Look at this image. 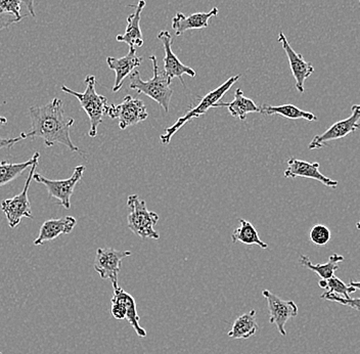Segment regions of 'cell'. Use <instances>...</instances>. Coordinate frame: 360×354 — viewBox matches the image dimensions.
Segmentation results:
<instances>
[{"label":"cell","instance_id":"cell-1","mask_svg":"<svg viewBox=\"0 0 360 354\" xmlns=\"http://www.w3.org/2000/svg\"><path fill=\"white\" fill-rule=\"evenodd\" d=\"M29 114L31 130L21 133L22 139L40 137L49 148L55 146V144H60L67 146L71 152H79V148L73 144L70 135V130L75 120L65 114L62 100L56 98L44 106H34L29 110Z\"/></svg>","mask_w":360,"mask_h":354},{"label":"cell","instance_id":"cell-2","mask_svg":"<svg viewBox=\"0 0 360 354\" xmlns=\"http://www.w3.org/2000/svg\"><path fill=\"white\" fill-rule=\"evenodd\" d=\"M148 60L153 63L154 76L150 80L145 81L141 78V73L134 70L130 75V89L135 90L137 94H145L159 103L164 111L169 112L173 94V89L170 87L171 80H169L165 72L160 71L156 56H150Z\"/></svg>","mask_w":360,"mask_h":354},{"label":"cell","instance_id":"cell-3","mask_svg":"<svg viewBox=\"0 0 360 354\" xmlns=\"http://www.w3.org/2000/svg\"><path fill=\"white\" fill-rule=\"evenodd\" d=\"M86 89L84 92H77L63 85L62 90L68 94L75 96L80 103L81 107L86 113L90 121L89 137L98 135V127L103 123V116L107 115L108 99L96 92V78L94 76H86L84 80Z\"/></svg>","mask_w":360,"mask_h":354},{"label":"cell","instance_id":"cell-4","mask_svg":"<svg viewBox=\"0 0 360 354\" xmlns=\"http://www.w3.org/2000/svg\"><path fill=\"white\" fill-rule=\"evenodd\" d=\"M240 78V75L233 76V77L227 79L224 84L220 85L217 89L208 92L195 108L188 111L184 116L177 119V121L172 126L166 128L165 133L160 137L161 143L164 146H167V144H170L173 135L179 132L186 123L193 120V119L200 118L202 115L206 114L208 110L215 108L216 103H220V100L224 98V94L233 87L236 82H238Z\"/></svg>","mask_w":360,"mask_h":354},{"label":"cell","instance_id":"cell-5","mask_svg":"<svg viewBox=\"0 0 360 354\" xmlns=\"http://www.w3.org/2000/svg\"><path fill=\"white\" fill-rule=\"evenodd\" d=\"M127 206L130 209L127 216L128 229L143 240H159L160 234L154 229L160 220L156 212L148 210L146 201L139 199L137 195L128 197Z\"/></svg>","mask_w":360,"mask_h":354},{"label":"cell","instance_id":"cell-6","mask_svg":"<svg viewBox=\"0 0 360 354\" xmlns=\"http://www.w3.org/2000/svg\"><path fill=\"white\" fill-rule=\"evenodd\" d=\"M38 162L33 164L30 168L28 177H27L26 184L24 189L19 195L15 196L11 199L2 201V212L6 214L8 225L11 229H15L21 223L22 218H32V212H31V205L29 202L28 193L30 188L31 182H32L35 169L37 168Z\"/></svg>","mask_w":360,"mask_h":354},{"label":"cell","instance_id":"cell-7","mask_svg":"<svg viewBox=\"0 0 360 354\" xmlns=\"http://www.w3.org/2000/svg\"><path fill=\"white\" fill-rule=\"evenodd\" d=\"M84 165H79L74 169L73 175L67 179L53 180L44 177V175L35 173L33 179L36 182L44 184L49 191V197L55 198L60 202L64 208L70 209L71 207V197L73 195L74 189L83 177L85 171Z\"/></svg>","mask_w":360,"mask_h":354},{"label":"cell","instance_id":"cell-8","mask_svg":"<svg viewBox=\"0 0 360 354\" xmlns=\"http://www.w3.org/2000/svg\"><path fill=\"white\" fill-rule=\"evenodd\" d=\"M107 115L112 119H118L120 129H126L146 120L148 113L143 101L126 96L120 105H109Z\"/></svg>","mask_w":360,"mask_h":354},{"label":"cell","instance_id":"cell-9","mask_svg":"<svg viewBox=\"0 0 360 354\" xmlns=\"http://www.w3.org/2000/svg\"><path fill=\"white\" fill-rule=\"evenodd\" d=\"M130 251H120L112 248H98L94 260V270L103 279H110L112 287L117 289L118 277L120 274L122 260L126 257L131 256Z\"/></svg>","mask_w":360,"mask_h":354},{"label":"cell","instance_id":"cell-10","mask_svg":"<svg viewBox=\"0 0 360 354\" xmlns=\"http://www.w3.org/2000/svg\"><path fill=\"white\" fill-rule=\"evenodd\" d=\"M350 116L336 123L333 124L326 132L321 135H315L314 139L310 141L308 148L309 150H319L323 148L330 141H337V139H344L350 133L356 132L360 128V103L353 105L351 108Z\"/></svg>","mask_w":360,"mask_h":354},{"label":"cell","instance_id":"cell-11","mask_svg":"<svg viewBox=\"0 0 360 354\" xmlns=\"http://www.w3.org/2000/svg\"><path fill=\"white\" fill-rule=\"evenodd\" d=\"M262 295L269 304L270 324H276L281 336H287L285 324L290 319L298 315V306L292 300L285 301L269 290L263 291Z\"/></svg>","mask_w":360,"mask_h":354},{"label":"cell","instance_id":"cell-12","mask_svg":"<svg viewBox=\"0 0 360 354\" xmlns=\"http://www.w3.org/2000/svg\"><path fill=\"white\" fill-rule=\"evenodd\" d=\"M158 39L164 45V51H165V58H164V72L169 78L172 81L173 78H179L180 82L184 87V79L182 76H190V77H195V71L191 67L186 66L180 62L179 58L172 51V36L168 31H161L157 36Z\"/></svg>","mask_w":360,"mask_h":354},{"label":"cell","instance_id":"cell-13","mask_svg":"<svg viewBox=\"0 0 360 354\" xmlns=\"http://www.w3.org/2000/svg\"><path fill=\"white\" fill-rule=\"evenodd\" d=\"M278 42L281 44L283 51H285V55L289 58L292 77L296 80V89L300 94H304V83H305L306 79L309 78L314 74V68L310 63L304 60L302 55L297 53L292 49L291 44L288 42L283 32L278 34Z\"/></svg>","mask_w":360,"mask_h":354},{"label":"cell","instance_id":"cell-14","mask_svg":"<svg viewBox=\"0 0 360 354\" xmlns=\"http://www.w3.org/2000/svg\"><path fill=\"white\" fill-rule=\"evenodd\" d=\"M321 165L319 163H309V162L303 161V160L296 159V158H290L288 160V168L283 172V177L285 178H309L321 182L323 186L328 188H337L338 182L330 179L319 171Z\"/></svg>","mask_w":360,"mask_h":354},{"label":"cell","instance_id":"cell-15","mask_svg":"<svg viewBox=\"0 0 360 354\" xmlns=\"http://www.w3.org/2000/svg\"><path fill=\"white\" fill-rule=\"evenodd\" d=\"M141 62L143 58L136 55V49L134 47H130L129 53L123 58L109 56L107 58L108 66L116 73L112 91L117 92L122 89L124 80L127 76L131 75V72L141 66Z\"/></svg>","mask_w":360,"mask_h":354},{"label":"cell","instance_id":"cell-16","mask_svg":"<svg viewBox=\"0 0 360 354\" xmlns=\"http://www.w3.org/2000/svg\"><path fill=\"white\" fill-rule=\"evenodd\" d=\"M219 11L217 8H213L207 13H195L191 15H184L182 13H176L172 19L173 30L175 35L181 36L188 30H202L209 27V20L218 15Z\"/></svg>","mask_w":360,"mask_h":354},{"label":"cell","instance_id":"cell-17","mask_svg":"<svg viewBox=\"0 0 360 354\" xmlns=\"http://www.w3.org/2000/svg\"><path fill=\"white\" fill-rule=\"evenodd\" d=\"M146 4V0H139L136 6L135 4L129 6L130 8H134V13L128 15L125 33L117 36V42L127 44L130 47H134V49L143 46L145 40H143V33H141V13H143Z\"/></svg>","mask_w":360,"mask_h":354},{"label":"cell","instance_id":"cell-18","mask_svg":"<svg viewBox=\"0 0 360 354\" xmlns=\"http://www.w3.org/2000/svg\"><path fill=\"white\" fill-rule=\"evenodd\" d=\"M77 220L73 216H66V217L58 218V220H46L41 225L38 238L34 241V245H44L49 241L55 240L58 236L62 234H69L72 233L75 227Z\"/></svg>","mask_w":360,"mask_h":354},{"label":"cell","instance_id":"cell-19","mask_svg":"<svg viewBox=\"0 0 360 354\" xmlns=\"http://www.w3.org/2000/svg\"><path fill=\"white\" fill-rule=\"evenodd\" d=\"M220 107H227L231 116L242 121L246 120L247 115L250 113H260V107L251 99L246 98L243 90L240 89L236 90L235 99L231 103H216L215 108Z\"/></svg>","mask_w":360,"mask_h":354},{"label":"cell","instance_id":"cell-20","mask_svg":"<svg viewBox=\"0 0 360 354\" xmlns=\"http://www.w3.org/2000/svg\"><path fill=\"white\" fill-rule=\"evenodd\" d=\"M258 331L257 321H256V310H252L249 312L238 317L233 322V328L229 331V337L233 339H249L255 335Z\"/></svg>","mask_w":360,"mask_h":354},{"label":"cell","instance_id":"cell-21","mask_svg":"<svg viewBox=\"0 0 360 354\" xmlns=\"http://www.w3.org/2000/svg\"><path fill=\"white\" fill-rule=\"evenodd\" d=\"M260 113L263 115H281L287 119L291 120H307V121H316L317 117L310 112L303 111L299 109L296 106L287 103V105L281 106H269L266 103L260 106Z\"/></svg>","mask_w":360,"mask_h":354},{"label":"cell","instance_id":"cell-22","mask_svg":"<svg viewBox=\"0 0 360 354\" xmlns=\"http://www.w3.org/2000/svg\"><path fill=\"white\" fill-rule=\"evenodd\" d=\"M114 294L117 295L125 304L126 320L129 322L130 326L134 328V332L136 333L139 337L146 338V331L139 324L141 317L137 313L136 302H135L134 297L125 292V290L121 287L114 289Z\"/></svg>","mask_w":360,"mask_h":354},{"label":"cell","instance_id":"cell-23","mask_svg":"<svg viewBox=\"0 0 360 354\" xmlns=\"http://www.w3.org/2000/svg\"><path fill=\"white\" fill-rule=\"evenodd\" d=\"M344 259L345 258L341 256V255L335 253L330 255L328 263H321V265H314V263L310 261L309 257L305 256V255H301L299 261H300L301 265L305 266L308 270L314 272L315 274L321 277V279H328L335 276L338 268H339L338 265L342 263V261H344Z\"/></svg>","mask_w":360,"mask_h":354},{"label":"cell","instance_id":"cell-24","mask_svg":"<svg viewBox=\"0 0 360 354\" xmlns=\"http://www.w3.org/2000/svg\"><path fill=\"white\" fill-rule=\"evenodd\" d=\"M39 157V153L36 152L31 159L22 162V163H8V161L0 162V187L6 186V184L15 180V178L19 177L24 171L27 170V168H31L33 164L38 162Z\"/></svg>","mask_w":360,"mask_h":354},{"label":"cell","instance_id":"cell-25","mask_svg":"<svg viewBox=\"0 0 360 354\" xmlns=\"http://www.w3.org/2000/svg\"><path fill=\"white\" fill-rule=\"evenodd\" d=\"M238 222H240V227L236 229L231 234L233 243L240 242L245 245H257L262 249L269 248V245L261 240L258 232L256 231L255 227L251 222L243 220V218H240Z\"/></svg>","mask_w":360,"mask_h":354},{"label":"cell","instance_id":"cell-26","mask_svg":"<svg viewBox=\"0 0 360 354\" xmlns=\"http://www.w3.org/2000/svg\"><path fill=\"white\" fill-rule=\"evenodd\" d=\"M326 284H328V292H326V294H336L344 297V298H350V294L356 291V289L346 285L344 282L335 276L326 279Z\"/></svg>","mask_w":360,"mask_h":354},{"label":"cell","instance_id":"cell-27","mask_svg":"<svg viewBox=\"0 0 360 354\" xmlns=\"http://www.w3.org/2000/svg\"><path fill=\"white\" fill-rule=\"evenodd\" d=\"M330 229L323 225H316L312 227L309 232V240L316 246H325L330 242Z\"/></svg>","mask_w":360,"mask_h":354},{"label":"cell","instance_id":"cell-28","mask_svg":"<svg viewBox=\"0 0 360 354\" xmlns=\"http://www.w3.org/2000/svg\"><path fill=\"white\" fill-rule=\"evenodd\" d=\"M321 298L328 300V301L337 302V303L342 304V305L349 306L353 310L360 311V298L347 299L336 294H326V292L321 295Z\"/></svg>","mask_w":360,"mask_h":354},{"label":"cell","instance_id":"cell-29","mask_svg":"<svg viewBox=\"0 0 360 354\" xmlns=\"http://www.w3.org/2000/svg\"><path fill=\"white\" fill-rule=\"evenodd\" d=\"M22 0H0V11L4 13H13L15 17H22L21 15Z\"/></svg>","mask_w":360,"mask_h":354},{"label":"cell","instance_id":"cell-30","mask_svg":"<svg viewBox=\"0 0 360 354\" xmlns=\"http://www.w3.org/2000/svg\"><path fill=\"white\" fill-rule=\"evenodd\" d=\"M27 17H28V15H24L22 17L18 18L13 15V13H4V11H0V31L8 29L11 25L21 22L22 20Z\"/></svg>","mask_w":360,"mask_h":354},{"label":"cell","instance_id":"cell-31","mask_svg":"<svg viewBox=\"0 0 360 354\" xmlns=\"http://www.w3.org/2000/svg\"><path fill=\"white\" fill-rule=\"evenodd\" d=\"M2 125H4V124L0 122V127H1ZM22 139V137H13V139H2V137H0V150H1V148H11V146H15V144L21 141Z\"/></svg>","mask_w":360,"mask_h":354},{"label":"cell","instance_id":"cell-32","mask_svg":"<svg viewBox=\"0 0 360 354\" xmlns=\"http://www.w3.org/2000/svg\"><path fill=\"white\" fill-rule=\"evenodd\" d=\"M22 1L26 4L27 8H28L30 15H32L33 18H35V6H34V2H35V0H22Z\"/></svg>","mask_w":360,"mask_h":354},{"label":"cell","instance_id":"cell-33","mask_svg":"<svg viewBox=\"0 0 360 354\" xmlns=\"http://www.w3.org/2000/svg\"><path fill=\"white\" fill-rule=\"evenodd\" d=\"M349 286L356 289V290H360V282H354L351 279L350 283H349Z\"/></svg>","mask_w":360,"mask_h":354},{"label":"cell","instance_id":"cell-34","mask_svg":"<svg viewBox=\"0 0 360 354\" xmlns=\"http://www.w3.org/2000/svg\"><path fill=\"white\" fill-rule=\"evenodd\" d=\"M319 287L323 288V289L328 288V284H326V279H321V281H319Z\"/></svg>","mask_w":360,"mask_h":354},{"label":"cell","instance_id":"cell-35","mask_svg":"<svg viewBox=\"0 0 360 354\" xmlns=\"http://www.w3.org/2000/svg\"><path fill=\"white\" fill-rule=\"evenodd\" d=\"M0 122H1L2 124H6V122H8V119H6V117L0 116Z\"/></svg>","mask_w":360,"mask_h":354},{"label":"cell","instance_id":"cell-36","mask_svg":"<svg viewBox=\"0 0 360 354\" xmlns=\"http://www.w3.org/2000/svg\"><path fill=\"white\" fill-rule=\"evenodd\" d=\"M356 229H360V222L356 223Z\"/></svg>","mask_w":360,"mask_h":354},{"label":"cell","instance_id":"cell-37","mask_svg":"<svg viewBox=\"0 0 360 354\" xmlns=\"http://www.w3.org/2000/svg\"><path fill=\"white\" fill-rule=\"evenodd\" d=\"M359 4H360V0H359Z\"/></svg>","mask_w":360,"mask_h":354},{"label":"cell","instance_id":"cell-38","mask_svg":"<svg viewBox=\"0 0 360 354\" xmlns=\"http://www.w3.org/2000/svg\"><path fill=\"white\" fill-rule=\"evenodd\" d=\"M0 354H2L1 353H0Z\"/></svg>","mask_w":360,"mask_h":354}]
</instances>
